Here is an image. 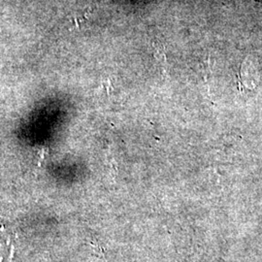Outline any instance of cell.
I'll return each instance as SVG.
<instances>
[{
    "instance_id": "obj_1",
    "label": "cell",
    "mask_w": 262,
    "mask_h": 262,
    "mask_svg": "<svg viewBox=\"0 0 262 262\" xmlns=\"http://www.w3.org/2000/svg\"><path fill=\"white\" fill-rule=\"evenodd\" d=\"M151 47L154 50V56H156V58L159 60V62L161 63H165L166 61V50L165 46H163L162 44H160L159 42H152Z\"/></svg>"
}]
</instances>
